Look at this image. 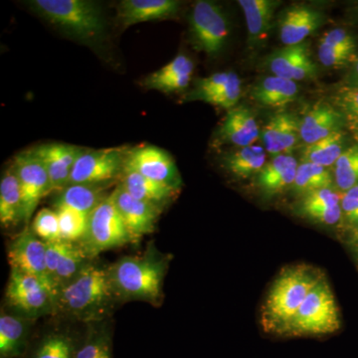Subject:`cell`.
I'll use <instances>...</instances> for the list:
<instances>
[{
  "instance_id": "45",
  "label": "cell",
  "mask_w": 358,
  "mask_h": 358,
  "mask_svg": "<svg viewBox=\"0 0 358 358\" xmlns=\"http://www.w3.org/2000/svg\"><path fill=\"white\" fill-rule=\"evenodd\" d=\"M345 86H358V59L357 62H355V66H353L352 71H350V74H348V78H346Z\"/></svg>"
},
{
  "instance_id": "20",
  "label": "cell",
  "mask_w": 358,
  "mask_h": 358,
  "mask_svg": "<svg viewBox=\"0 0 358 358\" xmlns=\"http://www.w3.org/2000/svg\"><path fill=\"white\" fill-rule=\"evenodd\" d=\"M178 0H124L120 2L119 18L122 26L169 20L178 15Z\"/></svg>"
},
{
  "instance_id": "17",
  "label": "cell",
  "mask_w": 358,
  "mask_h": 358,
  "mask_svg": "<svg viewBox=\"0 0 358 358\" xmlns=\"http://www.w3.org/2000/svg\"><path fill=\"white\" fill-rule=\"evenodd\" d=\"M114 192L115 204L134 241L154 232L162 208L136 199L121 185L115 188Z\"/></svg>"
},
{
  "instance_id": "11",
  "label": "cell",
  "mask_w": 358,
  "mask_h": 358,
  "mask_svg": "<svg viewBox=\"0 0 358 358\" xmlns=\"http://www.w3.org/2000/svg\"><path fill=\"white\" fill-rule=\"evenodd\" d=\"M7 259L11 270L38 278L56 296L47 270V244L32 232L31 228H26L14 238L7 249Z\"/></svg>"
},
{
  "instance_id": "4",
  "label": "cell",
  "mask_w": 358,
  "mask_h": 358,
  "mask_svg": "<svg viewBox=\"0 0 358 358\" xmlns=\"http://www.w3.org/2000/svg\"><path fill=\"white\" fill-rule=\"evenodd\" d=\"M30 8L68 36L91 43L103 36L102 7L91 0H32Z\"/></svg>"
},
{
  "instance_id": "19",
  "label": "cell",
  "mask_w": 358,
  "mask_h": 358,
  "mask_svg": "<svg viewBox=\"0 0 358 358\" xmlns=\"http://www.w3.org/2000/svg\"><path fill=\"white\" fill-rule=\"evenodd\" d=\"M345 127L343 115L334 105L326 102L315 103L301 120V140L312 145L326 138Z\"/></svg>"
},
{
  "instance_id": "23",
  "label": "cell",
  "mask_w": 358,
  "mask_h": 358,
  "mask_svg": "<svg viewBox=\"0 0 358 358\" xmlns=\"http://www.w3.org/2000/svg\"><path fill=\"white\" fill-rule=\"evenodd\" d=\"M298 211L303 217L327 226L336 225L343 217L341 199L333 188L303 195L299 202Z\"/></svg>"
},
{
  "instance_id": "36",
  "label": "cell",
  "mask_w": 358,
  "mask_h": 358,
  "mask_svg": "<svg viewBox=\"0 0 358 358\" xmlns=\"http://www.w3.org/2000/svg\"><path fill=\"white\" fill-rule=\"evenodd\" d=\"M55 211L60 224L62 241L81 244L88 232L90 215L68 207H56Z\"/></svg>"
},
{
  "instance_id": "25",
  "label": "cell",
  "mask_w": 358,
  "mask_h": 358,
  "mask_svg": "<svg viewBox=\"0 0 358 358\" xmlns=\"http://www.w3.org/2000/svg\"><path fill=\"white\" fill-rule=\"evenodd\" d=\"M238 3L246 18L249 43L259 45L265 42L272 30L275 13L281 6V1L239 0Z\"/></svg>"
},
{
  "instance_id": "1",
  "label": "cell",
  "mask_w": 358,
  "mask_h": 358,
  "mask_svg": "<svg viewBox=\"0 0 358 358\" xmlns=\"http://www.w3.org/2000/svg\"><path fill=\"white\" fill-rule=\"evenodd\" d=\"M117 300L109 270L93 260L58 294L56 312L85 322H101Z\"/></svg>"
},
{
  "instance_id": "27",
  "label": "cell",
  "mask_w": 358,
  "mask_h": 358,
  "mask_svg": "<svg viewBox=\"0 0 358 358\" xmlns=\"http://www.w3.org/2000/svg\"><path fill=\"white\" fill-rule=\"evenodd\" d=\"M29 320L13 313L0 315V358H20L28 348Z\"/></svg>"
},
{
  "instance_id": "26",
  "label": "cell",
  "mask_w": 358,
  "mask_h": 358,
  "mask_svg": "<svg viewBox=\"0 0 358 358\" xmlns=\"http://www.w3.org/2000/svg\"><path fill=\"white\" fill-rule=\"evenodd\" d=\"M120 185L136 199L154 204L160 208L178 192L176 188L145 178L126 166Z\"/></svg>"
},
{
  "instance_id": "21",
  "label": "cell",
  "mask_w": 358,
  "mask_h": 358,
  "mask_svg": "<svg viewBox=\"0 0 358 358\" xmlns=\"http://www.w3.org/2000/svg\"><path fill=\"white\" fill-rule=\"evenodd\" d=\"M217 134L222 143L245 148L253 145L261 131L252 110L240 106L228 110Z\"/></svg>"
},
{
  "instance_id": "18",
  "label": "cell",
  "mask_w": 358,
  "mask_h": 358,
  "mask_svg": "<svg viewBox=\"0 0 358 358\" xmlns=\"http://www.w3.org/2000/svg\"><path fill=\"white\" fill-rule=\"evenodd\" d=\"M264 148L271 155H284L301 138V120L288 112L273 115L261 131Z\"/></svg>"
},
{
  "instance_id": "2",
  "label": "cell",
  "mask_w": 358,
  "mask_h": 358,
  "mask_svg": "<svg viewBox=\"0 0 358 358\" xmlns=\"http://www.w3.org/2000/svg\"><path fill=\"white\" fill-rule=\"evenodd\" d=\"M169 259L155 249L143 256L122 257L108 268L117 300L143 301L157 305Z\"/></svg>"
},
{
  "instance_id": "16",
  "label": "cell",
  "mask_w": 358,
  "mask_h": 358,
  "mask_svg": "<svg viewBox=\"0 0 358 358\" xmlns=\"http://www.w3.org/2000/svg\"><path fill=\"white\" fill-rule=\"evenodd\" d=\"M324 22L326 16L315 7L306 4L289 6L279 17L280 39L286 46L303 43Z\"/></svg>"
},
{
  "instance_id": "7",
  "label": "cell",
  "mask_w": 358,
  "mask_h": 358,
  "mask_svg": "<svg viewBox=\"0 0 358 358\" xmlns=\"http://www.w3.org/2000/svg\"><path fill=\"white\" fill-rule=\"evenodd\" d=\"M6 300L16 315L26 320L55 313V294L34 275L11 270L6 291Z\"/></svg>"
},
{
  "instance_id": "41",
  "label": "cell",
  "mask_w": 358,
  "mask_h": 358,
  "mask_svg": "<svg viewBox=\"0 0 358 358\" xmlns=\"http://www.w3.org/2000/svg\"><path fill=\"white\" fill-rule=\"evenodd\" d=\"M233 72L215 73L211 76L201 78L194 84V89L185 96L186 101H201L204 96L210 95L222 88L229 82Z\"/></svg>"
},
{
  "instance_id": "13",
  "label": "cell",
  "mask_w": 358,
  "mask_h": 358,
  "mask_svg": "<svg viewBox=\"0 0 358 358\" xmlns=\"http://www.w3.org/2000/svg\"><path fill=\"white\" fill-rule=\"evenodd\" d=\"M91 261V257L80 243L61 241L47 244V270L56 296Z\"/></svg>"
},
{
  "instance_id": "8",
  "label": "cell",
  "mask_w": 358,
  "mask_h": 358,
  "mask_svg": "<svg viewBox=\"0 0 358 358\" xmlns=\"http://www.w3.org/2000/svg\"><path fill=\"white\" fill-rule=\"evenodd\" d=\"M189 25L194 48L210 57H215L223 51L229 38L230 26L222 7L209 0L195 2Z\"/></svg>"
},
{
  "instance_id": "12",
  "label": "cell",
  "mask_w": 358,
  "mask_h": 358,
  "mask_svg": "<svg viewBox=\"0 0 358 358\" xmlns=\"http://www.w3.org/2000/svg\"><path fill=\"white\" fill-rule=\"evenodd\" d=\"M124 166L176 189L180 187V174L173 157L166 150L155 145H138L129 150Z\"/></svg>"
},
{
  "instance_id": "32",
  "label": "cell",
  "mask_w": 358,
  "mask_h": 358,
  "mask_svg": "<svg viewBox=\"0 0 358 358\" xmlns=\"http://www.w3.org/2000/svg\"><path fill=\"white\" fill-rule=\"evenodd\" d=\"M78 343L74 336L63 331H52L33 345L26 358H75Z\"/></svg>"
},
{
  "instance_id": "42",
  "label": "cell",
  "mask_w": 358,
  "mask_h": 358,
  "mask_svg": "<svg viewBox=\"0 0 358 358\" xmlns=\"http://www.w3.org/2000/svg\"><path fill=\"white\" fill-rule=\"evenodd\" d=\"M355 50L338 48L320 42L319 48L320 62L326 67H341L348 64L352 59Z\"/></svg>"
},
{
  "instance_id": "29",
  "label": "cell",
  "mask_w": 358,
  "mask_h": 358,
  "mask_svg": "<svg viewBox=\"0 0 358 358\" xmlns=\"http://www.w3.org/2000/svg\"><path fill=\"white\" fill-rule=\"evenodd\" d=\"M298 94L296 82L278 76L264 78L251 91L257 103L270 108L286 107L296 100Z\"/></svg>"
},
{
  "instance_id": "3",
  "label": "cell",
  "mask_w": 358,
  "mask_h": 358,
  "mask_svg": "<svg viewBox=\"0 0 358 358\" xmlns=\"http://www.w3.org/2000/svg\"><path fill=\"white\" fill-rule=\"evenodd\" d=\"M322 278L308 266L284 268L275 278L263 303L261 324L264 331L285 336L301 303Z\"/></svg>"
},
{
  "instance_id": "37",
  "label": "cell",
  "mask_w": 358,
  "mask_h": 358,
  "mask_svg": "<svg viewBox=\"0 0 358 358\" xmlns=\"http://www.w3.org/2000/svg\"><path fill=\"white\" fill-rule=\"evenodd\" d=\"M333 105L341 113L345 127L358 141V87H341L331 96Z\"/></svg>"
},
{
  "instance_id": "35",
  "label": "cell",
  "mask_w": 358,
  "mask_h": 358,
  "mask_svg": "<svg viewBox=\"0 0 358 358\" xmlns=\"http://www.w3.org/2000/svg\"><path fill=\"white\" fill-rule=\"evenodd\" d=\"M75 358H113L112 338L106 327H92L78 343Z\"/></svg>"
},
{
  "instance_id": "24",
  "label": "cell",
  "mask_w": 358,
  "mask_h": 358,
  "mask_svg": "<svg viewBox=\"0 0 358 358\" xmlns=\"http://www.w3.org/2000/svg\"><path fill=\"white\" fill-rule=\"evenodd\" d=\"M298 166L292 155H275L257 174V185L266 196H275L293 186Z\"/></svg>"
},
{
  "instance_id": "43",
  "label": "cell",
  "mask_w": 358,
  "mask_h": 358,
  "mask_svg": "<svg viewBox=\"0 0 358 358\" xmlns=\"http://www.w3.org/2000/svg\"><path fill=\"white\" fill-rule=\"evenodd\" d=\"M341 206L346 220L358 226V185L345 192L341 199Z\"/></svg>"
},
{
  "instance_id": "9",
  "label": "cell",
  "mask_w": 358,
  "mask_h": 358,
  "mask_svg": "<svg viewBox=\"0 0 358 358\" xmlns=\"http://www.w3.org/2000/svg\"><path fill=\"white\" fill-rule=\"evenodd\" d=\"M126 155L122 148H85L75 162L68 185H107L124 173Z\"/></svg>"
},
{
  "instance_id": "38",
  "label": "cell",
  "mask_w": 358,
  "mask_h": 358,
  "mask_svg": "<svg viewBox=\"0 0 358 358\" xmlns=\"http://www.w3.org/2000/svg\"><path fill=\"white\" fill-rule=\"evenodd\" d=\"M334 183L348 192L358 185V143L346 148L334 164Z\"/></svg>"
},
{
  "instance_id": "10",
  "label": "cell",
  "mask_w": 358,
  "mask_h": 358,
  "mask_svg": "<svg viewBox=\"0 0 358 358\" xmlns=\"http://www.w3.org/2000/svg\"><path fill=\"white\" fill-rule=\"evenodd\" d=\"M13 164L22 192V221L28 224L41 199L50 194L48 173L32 148L16 155Z\"/></svg>"
},
{
  "instance_id": "44",
  "label": "cell",
  "mask_w": 358,
  "mask_h": 358,
  "mask_svg": "<svg viewBox=\"0 0 358 358\" xmlns=\"http://www.w3.org/2000/svg\"><path fill=\"white\" fill-rule=\"evenodd\" d=\"M322 43L331 45V46L338 47V48L350 49L355 50V38L341 28L329 30L326 33L324 38L322 39Z\"/></svg>"
},
{
  "instance_id": "5",
  "label": "cell",
  "mask_w": 358,
  "mask_h": 358,
  "mask_svg": "<svg viewBox=\"0 0 358 358\" xmlns=\"http://www.w3.org/2000/svg\"><path fill=\"white\" fill-rule=\"evenodd\" d=\"M341 324L333 291L329 282L322 278L301 303L285 336H327L338 331Z\"/></svg>"
},
{
  "instance_id": "40",
  "label": "cell",
  "mask_w": 358,
  "mask_h": 358,
  "mask_svg": "<svg viewBox=\"0 0 358 358\" xmlns=\"http://www.w3.org/2000/svg\"><path fill=\"white\" fill-rule=\"evenodd\" d=\"M241 80L239 79L238 75L232 73L229 82L225 86L210 95L204 96L201 101L228 110L233 109L236 107L238 101L241 96Z\"/></svg>"
},
{
  "instance_id": "34",
  "label": "cell",
  "mask_w": 358,
  "mask_h": 358,
  "mask_svg": "<svg viewBox=\"0 0 358 358\" xmlns=\"http://www.w3.org/2000/svg\"><path fill=\"white\" fill-rule=\"evenodd\" d=\"M334 178L327 167L301 162L296 169V178L292 188L296 194L303 196L313 192L333 188Z\"/></svg>"
},
{
  "instance_id": "15",
  "label": "cell",
  "mask_w": 358,
  "mask_h": 358,
  "mask_svg": "<svg viewBox=\"0 0 358 358\" xmlns=\"http://www.w3.org/2000/svg\"><path fill=\"white\" fill-rule=\"evenodd\" d=\"M268 69L274 76L291 81L312 79L317 74L307 42L285 46L273 52L268 58Z\"/></svg>"
},
{
  "instance_id": "47",
  "label": "cell",
  "mask_w": 358,
  "mask_h": 358,
  "mask_svg": "<svg viewBox=\"0 0 358 358\" xmlns=\"http://www.w3.org/2000/svg\"><path fill=\"white\" fill-rule=\"evenodd\" d=\"M357 14H358V10H357Z\"/></svg>"
},
{
  "instance_id": "6",
  "label": "cell",
  "mask_w": 358,
  "mask_h": 358,
  "mask_svg": "<svg viewBox=\"0 0 358 358\" xmlns=\"http://www.w3.org/2000/svg\"><path fill=\"white\" fill-rule=\"evenodd\" d=\"M134 241L115 204L113 190L90 214L88 232L81 245L93 259L102 252L119 248Z\"/></svg>"
},
{
  "instance_id": "28",
  "label": "cell",
  "mask_w": 358,
  "mask_h": 358,
  "mask_svg": "<svg viewBox=\"0 0 358 358\" xmlns=\"http://www.w3.org/2000/svg\"><path fill=\"white\" fill-rule=\"evenodd\" d=\"M22 221V192L13 164L0 180V223L2 227L17 225Z\"/></svg>"
},
{
  "instance_id": "22",
  "label": "cell",
  "mask_w": 358,
  "mask_h": 358,
  "mask_svg": "<svg viewBox=\"0 0 358 358\" xmlns=\"http://www.w3.org/2000/svg\"><path fill=\"white\" fill-rule=\"evenodd\" d=\"M194 64L192 59L178 54L169 64L148 75L143 85L147 89L162 93H173L187 88L192 80Z\"/></svg>"
},
{
  "instance_id": "30",
  "label": "cell",
  "mask_w": 358,
  "mask_h": 358,
  "mask_svg": "<svg viewBox=\"0 0 358 358\" xmlns=\"http://www.w3.org/2000/svg\"><path fill=\"white\" fill-rule=\"evenodd\" d=\"M106 185H68L58 192L54 207H68L90 215L108 194Z\"/></svg>"
},
{
  "instance_id": "33",
  "label": "cell",
  "mask_w": 358,
  "mask_h": 358,
  "mask_svg": "<svg viewBox=\"0 0 358 358\" xmlns=\"http://www.w3.org/2000/svg\"><path fill=\"white\" fill-rule=\"evenodd\" d=\"M345 134L341 131L312 145H307L301 154V162H310L327 169L334 166L336 160L345 152Z\"/></svg>"
},
{
  "instance_id": "31",
  "label": "cell",
  "mask_w": 358,
  "mask_h": 358,
  "mask_svg": "<svg viewBox=\"0 0 358 358\" xmlns=\"http://www.w3.org/2000/svg\"><path fill=\"white\" fill-rule=\"evenodd\" d=\"M266 152L262 145H252L241 148L226 155L224 166L238 178H249L260 173L267 164Z\"/></svg>"
},
{
  "instance_id": "46",
  "label": "cell",
  "mask_w": 358,
  "mask_h": 358,
  "mask_svg": "<svg viewBox=\"0 0 358 358\" xmlns=\"http://www.w3.org/2000/svg\"><path fill=\"white\" fill-rule=\"evenodd\" d=\"M352 244L358 253V226H357V227H355V231H353Z\"/></svg>"
},
{
  "instance_id": "39",
  "label": "cell",
  "mask_w": 358,
  "mask_h": 358,
  "mask_svg": "<svg viewBox=\"0 0 358 358\" xmlns=\"http://www.w3.org/2000/svg\"><path fill=\"white\" fill-rule=\"evenodd\" d=\"M30 228L46 244L62 241L57 212L50 208H43L37 212Z\"/></svg>"
},
{
  "instance_id": "14",
  "label": "cell",
  "mask_w": 358,
  "mask_h": 358,
  "mask_svg": "<svg viewBox=\"0 0 358 358\" xmlns=\"http://www.w3.org/2000/svg\"><path fill=\"white\" fill-rule=\"evenodd\" d=\"M32 150L46 167L52 193L61 192L69 185L73 167L85 148L67 143H51Z\"/></svg>"
}]
</instances>
